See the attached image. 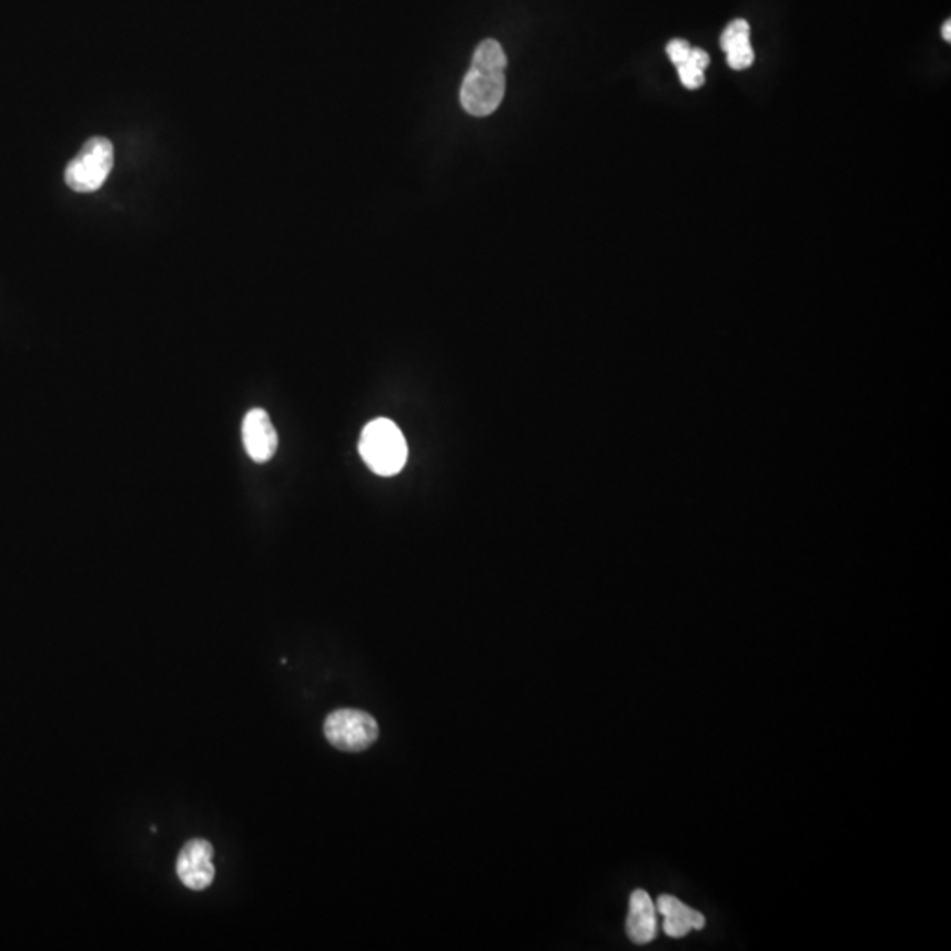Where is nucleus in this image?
<instances>
[{
	"instance_id": "1",
	"label": "nucleus",
	"mask_w": 951,
	"mask_h": 951,
	"mask_svg": "<svg viewBox=\"0 0 951 951\" xmlns=\"http://www.w3.org/2000/svg\"><path fill=\"white\" fill-rule=\"evenodd\" d=\"M506 53L495 39H485L474 50L473 62L461 89V103L469 115L488 117L500 107L506 90Z\"/></svg>"
},
{
	"instance_id": "2",
	"label": "nucleus",
	"mask_w": 951,
	"mask_h": 951,
	"mask_svg": "<svg viewBox=\"0 0 951 951\" xmlns=\"http://www.w3.org/2000/svg\"><path fill=\"white\" fill-rule=\"evenodd\" d=\"M363 462L380 476H395L407 462L406 437L392 419H372L360 437Z\"/></svg>"
},
{
	"instance_id": "3",
	"label": "nucleus",
	"mask_w": 951,
	"mask_h": 951,
	"mask_svg": "<svg viewBox=\"0 0 951 951\" xmlns=\"http://www.w3.org/2000/svg\"><path fill=\"white\" fill-rule=\"evenodd\" d=\"M325 737L338 751H365L380 738V726L371 714L341 708L326 717Z\"/></svg>"
},
{
	"instance_id": "4",
	"label": "nucleus",
	"mask_w": 951,
	"mask_h": 951,
	"mask_svg": "<svg viewBox=\"0 0 951 951\" xmlns=\"http://www.w3.org/2000/svg\"><path fill=\"white\" fill-rule=\"evenodd\" d=\"M113 168V145L107 138H90L65 170V184L77 192H94Z\"/></svg>"
},
{
	"instance_id": "5",
	"label": "nucleus",
	"mask_w": 951,
	"mask_h": 951,
	"mask_svg": "<svg viewBox=\"0 0 951 951\" xmlns=\"http://www.w3.org/2000/svg\"><path fill=\"white\" fill-rule=\"evenodd\" d=\"M214 846L205 839H192L185 842L176 858V874L189 890H205L214 883Z\"/></svg>"
},
{
	"instance_id": "6",
	"label": "nucleus",
	"mask_w": 951,
	"mask_h": 951,
	"mask_svg": "<svg viewBox=\"0 0 951 951\" xmlns=\"http://www.w3.org/2000/svg\"><path fill=\"white\" fill-rule=\"evenodd\" d=\"M245 452L257 464L269 462L277 452V432L273 428L269 413L263 409L249 411L242 425Z\"/></svg>"
},
{
	"instance_id": "7",
	"label": "nucleus",
	"mask_w": 951,
	"mask_h": 951,
	"mask_svg": "<svg viewBox=\"0 0 951 951\" xmlns=\"http://www.w3.org/2000/svg\"><path fill=\"white\" fill-rule=\"evenodd\" d=\"M627 935L635 944H649L657 932L656 906L645 890H635L629 899Z\"/></svg>"
},
{
	"instance_id": "8",
	"label": "nucleus",
	"mask_w": 951,
	"mask_h": 951,
	"mask_svg": "<svg viewBox=\"0 0 951 951\" xmlns=\"http://www.w3.org/2000/svg\"><path fill=\"white\" fill-rule=\"evenodd\" d=\"M657 911L665 917V932L670 938H684L692 929L700 930L705 927L704 914L671 896L657 899Z\"/></svg>"
},
{
	"instance_id": "9",
	"label": "nucleus",
	"mask_w": 951,
	"mask_h": 951,
	"mask_svg": "<svg viewBox=\"0 0 951 951\" xmlns=\"http://www.w3.org/2000/svg\"><path fill=\"white\" fill-rule=\"evenodd\" d=\"M749 43H751V27L742 18L734 20L730 26L726 27L725 32H722L721 48L726 53Z\"/></svg>"
},
{
	"instance_id": "10",
	"label": "nucleus",
	"mask_w": 951,
	"mask_h": 951,
	"mask_svg": "<svg viewBox=\"0 0 951 951\" xmlns=\"http://www.w3.org/2000/svg\"><path fill=\"white\" fill-rule=\"evenodd\" d=\"M726 55H728V65L735 71H742V69L751 68L755 64V50H752L751 43L735 48Z\"/></svg>"
},
{
	"instance_id": "11",
	"label": "nucleus",
	"mask_w": 951,
	"mask_h": 951,
	"mask_svg": "<svg viewBox=\"0 0 951 951\" xmlns=\"http://www.w3.org/2000/svg\"><path fill=\"white\" fill-rule=\"evenodd\" d=\"M679 71L680 82L687 89L696 90L705 85V71L695 68L691 64H682L677 68Z\"/></svg>"
},
{
	"instance_id": "12",
	"label": "nucleus",
	"mask_w": 951,
	"mask_h": 951,
	"mask_svg": "<svg viewBox=\"0 0 951 951\" xmlns=\"http://www.w3.org/2000/svg\"><path fill=\"white\" fill-rule=\"evenodd\" d=\"M666 53L670 57L675 68H679V65L686 64L687 59H689L691 44L684 41V39H674V41H670L668 47H666Z\"/></svg>"
},
{
	"instance_id": "13",
	"label": "nucleus",
	"mask_w": 951,
	"mask_h": 951,
	"mask_svg": "<svg viewBox=\"0 0 951 951\" xmlns=\"http://www.w3.org/2000/svg\"><path fill=\"white\" fill-rule=\"evenodd\" d=\"M686 64L695 65V68L705 71V69L710 65V55H708L707 52H704V50H700V48H691V53H689V59H687Z\"/></svg>"
},
{
	"instance_id": "14",
	"label": "nucleus",
	"mask_w": 951,
	"mask_h": 951,
	"mask_svg": "<svg viewBox=\"0 0 951 951\" xmlns=\"http://www.w3.org/2000/svg\"><path fill=\"white\" fill-rule=\"evenodd\" d=\"M943 39H944V41H948V43H950V41H951V22H950V20H948V22L944 23V26H943Z\"/></svg>"
}]
</instances>
